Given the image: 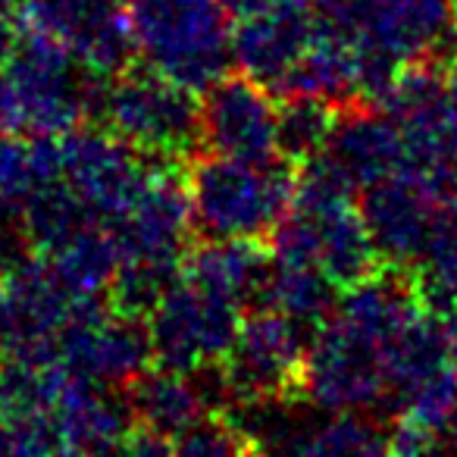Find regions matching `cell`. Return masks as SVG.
<instances>
[{"label":"cell","mask_w":457,"mask_h":457,"mask_svg":"<svg viewBox=\"0 0 457 457\" xmlns=\"http://www.w3.org/2000/svg\"><path fill=\"white\" fill-rule=\"evenodd\" d=\"M104 79L41 29L22 26L13 60L0 70V132L66 135L85 116L97 120Z\"/></svg>","instance_id":"cell-1"},{"label":"cell","mask_w":457,"mask_h":457,"mask_svg":"<svg viewBox=\"0 0 457 457\" xmlns=\"http://www.w3.org/2000/svg\"><path fill=\"white\" fill-rule=\"evenodd\" d=\"M195 236L261 238L273 236L295 201V166L286 160H248L197 154L185 166Z\"/></svg>","instance_id":"cell-2"},{"label":"cell","mask_w":457,"mask_h":457,"mask_svg":"<svg viewBox=\"0 0 457 457\" xmlns=\"http://www.w3.org/2000/svg\"><path fill=\"white\" fill-rule=\"evenodd\" d=\"M97 122L138 151L147 163L188 166L204 151L201 104L195 91L151 66H129L104 79Z\"/></svg>","instance_id":"cell-3"},{"label":"cell","mask_w":457,"mask_h":457,"mask_svg":"<svg viewBox=\"0 0 457 457\" xmlns=\"http://www.w3.org/2000/svg\"><path fill=\"white\" fill-rule=\"evenodd\" d=\"M145 66L197 95L232 63V29L222 0H126Z\"/></svg>","instance_id":"cell-4"},{"label":"cell","mask_w":457,"mask_h":457,"mask_svg":"<svg viewBox=\"0 0 457 457\" xmlns=\"http://www.w3.org/2000/svg\"><path fill=\"white\" fill-rule=\"evenodd\" d=\"M317 20L354 45L361 57L404 66L445 60L457 47L451 0H313Z\"/></svg>","instance_id":"cell-5"},{"label":"cell","mask_w":457,"mask_h":457,"mask_svg":"<svg viewBox=\"0 0 457 457\" xmlns=\"http://www.w3.org/2000/svg\"><path fill=\"white\" fill-rule=\"evenodd\" d=\"M301 401L320 411H376L388 404L386 345L332 313L311 332Z\"/></svg>","instance_id":"cell-6"},{"label":"cell","mask_w":457,"mask_h":457,"mask_svg":"<svg viewBox=\"0 0 457 457\" xmlns=\"http://www.w3.org/2000/svg\"><path fill=\"white\" fill-rule=\"evenodd\" d=\"M242 317L245 311L236 301L210 292L179 270V276L147 313L154 363L179 373L213 367L228 354Z\"/></svg>","instance_id":"cell-7"},{"label":"cell","mask_w":457,"mask_h":457,"mask_svg":"<svg viewBox=\"0 0 457 457\" xmlns=\"http://www.w3.org/2000/svg\"><path fill=\"white\" fill-rule=\"evenodd\" d=\"M307 332L311 329L298 326L273 307L245 311L236 342L220 361L228 404L270 398L301 401V370H304L307 342H311Z\"/></svg>","instance_id":"cell-8"},{"label":"cell","mask_w":457,"mask_h":457,"mask_svg":"<svg viewBox=\"0 0 457 457\" xmlns=\"http://www.w3.org/2000/svg\"><path fill=\"white\" fill-rule=\"evenodd\" d=\"M0 298H4L0 354L38 363L60 361V332L82 298H72L66 292L51 261L38 251L10 257L0 267Z\"/></svg>","instance_id":"cell-9"},{"label":"cell","mask_w":457,"mask_h":457,"mask_svg":"<svg viewBox=\"0 0 457 457\" xmlns=\"http://www.w3.org/2000/svg\"><path fill=\"white\" fill-rule=\"evenodd\" d=\"M57 357L72 376L126 388L154 363L147 320L113 313L101 298H82L60 332Z\"/></svg>","instance_id":"cell-10"},{"label":"cell","mask_w":457,"mask_h":457,"mask_svg":"<svg viewBox=\"0 0 457 457\" xmlns=\"http://www.w3.org/2000/svg\"><path fill=\"white\" fill-rule=\"evenodd\" d=\"M63 147V182L76 191L91 216L113 226L141 195L151 163L138 151L116 138L107 126H76L60 138Z\"/></svg>","instance_id":"cell-11"},{"label":"cell","mask_w":457,"mask_h":457,"mask_svg":"<svg viewBox=\"0 0 457 457\" xmlns=\"http://www.w3.org/2000/svg\"><path fill=\"white\" fill-rule=\"evenodd\" d=\"M110 228L120 242L122 261H147L170 270L182 267L195 236L182 166L151 163L141 195Z\"/></svg>","instance_id":"cell-12"},{"label":"cell","mask_w":457,"mask_h":457,"mask_svg":"<svg viewBox=\"0 0 457 457\" xmlns=\"http://www.w3.org/2000/svg\"><path fill=\"white\" fill-rule=\"evenodd\" d=\"M201 129L204 147L222 157L270 163L276 154V104L267 85L251 76H222L201 91Z\"/></svg>","instance_id":"cell-13"},{"label":"cell","mask_w":457,"mask_h":457,"mask_svg":"<svg viewBox=\"0 0 457 457\" xmlns=\"http://www.w3.org/2000/svg\"><path fill=\"white\" fill-rule=\"evenodd\" d=\"M445 210L448 207L438 204L423 185L401 172L367 185L361 197V213L382 263L411 270V273L423 257Z\"/></svg>","instance_id":"cell-14"},{"label":"cell","mask_w":457,"mask_h":457,"mask_svg":"<svg viewBox=\"0 0 457 457\" xmlns=\"http://www.w3.org/2000/svg\"><path fill=\"white\" fill-rule=\"evenodd\" d=\"M317 35L313 0H288L263 13L242 16L232 32V63L254 82L279 91Z\"/></svg>","instance_id":"cell-15"},{"label":"cell","mask_w":457,"mask_h":457,"mask_svg":"<svg viewBox=\"0 0 457 457\" xmlns=\"http://www.w3.org/2000/svg\"><path fill=\"white\" fill-rule=\"evenodd\" d=\"M323 154L354 182V188L388 179L404 166V132L373 104L351 101L342 107Z\"/></svg>","instance_id":"cell-16"},{"label":"cell","mask_w":457,"mask_h":457,"mask_svg":"<svg viewBox=\"0 0 457 457\" xmlns=\"http://www.w3.org/2000/svg\"><path fill=\"white\" fill-rule=\"evenodd\" d=\"M54 423L66 454H110V451H122L135 420L126 392L120 395L113 386L82 379L66 370L57 407H54Z\"/></svg>","instance_id":"cell-17"},{"label":"cell","mask_w":457,"mask_h":457,"mask_svg":"<svg viewBox=\"0 0 457 457\" xmlns=\"http://www.w3.org/2000/svg\"><path fill=\"white\" fill-rule=\"evenodd\" d=\"M179 270L210 292L236 301L242 311H251L263 304L273 248L261 238H201L188 248Z\"/></svg>","instance_id":"cell-18"},{"label":"cell","mask_w":457,"mask_h":457,"mask_svg":"<svg viewBox=\"0 0 457 457\" xmlns=\"http://www.w3.org/2000/svg\"><path fill=\"white\" fill-rule=\"evenodd\" d=\"M122 392H126L135 426H145V429L170 438L172 445L191 423L210 413V404L195 373H179V370L166 367L145 370Z\"/></svg>","instance_id":"cell-19"},{"label":"cell","mask_w":457,"mask_h":457,"mask_svg":"<svg viewBox=\"0 0 457 457\" xmlns=\"http://www.w3.org/2000/svg\"><path fill=\"white\" fill-rule=\"evenodd\" d=\"M51 261L57 279L66 286L72 298H101L107 295L116 270L122 263V251L116 242L113 228L104 222H91L82 232L60 245L54 254H45Z\"/></svg>","instance_id":"cell-20"},{"label":"cell","mask_w":457,"mask_h":457,"mask_svg":"<svg viewBox=\"0 0 457 457\" xmlns=\"http://www.w3.org/2000/svg\"><path fill=\"white\" fill-rule=\"evenodd\" d=\"M342 288L329 279L320 267L304 261H279L273 257V270H270L267 292H263L261 307H273V311L286 313L304 329H317L336 313Z\"/></svg>","instance_id":"cell-21"},{"label":"cell","mask_w":457,"mask_h":457,"mask_svg":"<svg viewBox=\"0 0 457 457\" xmlns=\"http://www.w3.org/2000/svg\"><path fill=\"white\" fill-rule=\"evenodd\" d=\"M91 222L97 220L85 210V204L63 179L41 185L20 204L22 238H26L29 251H38V254H54L60 245H66Z\"/></svg>","instance_id":"cell-22"},{"label":"cell","mask_w":457,"mask_h":457,"mask_svg":"<svg viewBox=\"0 0 457 457\" xmlns=\"http://www.w3.org/2000/svg\"><path fill=\"white\" fill-rule=\"evenodd\" d=\"M388 451V426L373 411H329L323 420H307L295 436L292 454H386Z\"/></svg>","instance_id":"cell-23"},{"label":"cell","mask_w":457,"mask_h":457,"mask_svg":"<svg viewBox=\"0 0 457 457\" xmlns=\"http://www.w3.org/2000/svg\"><path fill=\"white\" fill-rule=\"evenodd\" d=\"M66 367L60 361L38 363L0 354V423H29L38 417H54Z\"/></svg>","instance_id":"cell-24"},{"label":"cell","mask_w":457,"mask_h":457,"mask_svg":"<svg viewBox=\"0 0 457 457\" xmlns=\"http://www.w3.org/2000/svg\"><path fill=\"white\" fill-rule=\"evenodd\" d=\"M345 104L326 101L317 95H288L279 97L276 110V154L292 166L317 157L329 141L336 120Z\"/></svg>","instance_id":"cell-25"},{"label":"cell","mask_w":457,"mask_h":457,"mask_svg":"<svg viewBox=\"0 0 457 457\" xmlns=\"http://www.w3.org/2000/svg\"><path fill=\"white\" fill-rule=\"evenodd\" d=\"M413 282L436 317L457 307V207H448L413 267Z\"/></svg>","instance_id":"cell-26"},{"label":"cell","mask_w":457,"mask_h":457,"mask_svg":"<svg viewBox=\"0 0 457 457\" xmlns=\"http://www.w3.org/2000/svg\"><path fill=\"white\" fill-rule=\"evenodd\" d=\"M179 276V270L160 267L147 261H122L113 282L107 288V307L122 317L147 320L160 295L170 288V282Z\"/></svg>","instance_id":"cell-27"},{"label":"cell","mask_w":457,"mask_h":457,"mask_svg":"<svg viewBox=\"0 0 457 457\" xmlns=\"http://www.w3.org/2000/svg\"><path fill=\"white\" fill-rule=\"evenodd\" d=\"M41 185L45 179L35 163L32 138L22 132H0V201L20 210V204Z\"/></svg>","instance_id":"cell-28"},{"label":"cell","mask_w":457,"mask_h":457,"mask_svg":"<svg viewBox=\"0 0 457 457\" xmlns=\"http://www.w3.org/2000/svg\"><path fill=\"white\" fill-rule=\"evenodd\" d=\"M248 451H251L248 438L238 432V426L222 411L204 413L172 445V454H185V457H222V454H248Z\"/></svg>","instance_id":"cell-29"},{"label":"cell","mask_w":457,"mask_h":457,"mask_svg":"<svg viewBox=\"0 0 457 457\" xmlns=\"http://www.w3.org/2000/svg\"><path fill=\"white\" fill-rule=\"evenodd\" d=\"M20 38H22V22L16 13H0V70L13 60L16 47H20Z\"/></svg>","instance_id":"cell-30"},{"label":"cell","mask_w":457,"mask_h":457,"mask_svg":"<svg viewBox=\"0 0 457 457\" xmlns=\"http://www.w3.org/2000/svg\"><path fill=\"white\" fill-rule=\"evenodd\" d=\"M279 4H288V0H222V7L228 10V16H251V13H263L270 7H279Z\"/></svg>","instance_id":"cell-31"},{"label":"cell","mask_w":457,"mask_h":457,"mask_svg":"<svg viewBox=\"0 0 457 457\" xmlns=\"http://www.w3.org/2000/svg\"><path fill=\"white\" fill-rule=\"evenodd\" d=\"M442 76H445V97H448V110L457 120V47L442 60Z\"/></svg>","instance_id":"cell-32"},{"label":"cell","mask_w":457,"mask_h":457,"mask_svg":"<svg viewBox=\"0 0 457 457\" xmlns=\"http://www.w3.org/2000/svg\"><path fill=\"white\" fill-rule=\"evenodd\" d=\"M10 261V220H7V204L0 201V267Z\"/></svg>","instance_id":"cell-33"},{"label":"cell","mask_w":457,"mask_h":457,"mask_svg":"<svg viewBox=\"0 0 457 457\" xmlns=\"http://www.w3.org/2000/svg\"><path fill=\"white\" fill-rule=\"evenodd\" d=\"M7 7H10V0H0V13H4Z\"/></svg>","instance_id":"cell-34"},{"label":"cell","mask_w":457,"mask_h":457,"mask_svg":"<svg viewBox=\"0 0 457 457\" xmlns=\"http://www.w3.org/2000/svg\"><path fill=\"white\" fill-rule=\"evenodd\" d=\"M0 326H4V298H0Z\"/></svg>","instance_id":"cell-35"},{"label":"cell","mask_w":457,"mask_h":457,"mask_svg":"<svg viewBox=\"0 0 457 457\" xmlns=\"http://www.w3.org/2000/svg\"><path fill=\"white\" fill-rule=\"evenodd\" d=\"M451 4H454V7H457V0H451Z\"/></svg>","instance_id":"cell-36"}]
</instances>
